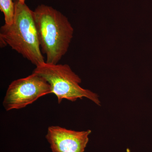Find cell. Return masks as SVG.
<instances>
[{"label":"cell","instance_id":"3","mask_svg":"<svg viewBox=\"0 0 152 152\" xmlns=\"http://www.w3.org/2000/svg\"><path fill=\"white\" fill-rule=\"evenodd\" d=\"M33 72L43 77L50 85L52 93L56 95L58 103L64 99L72 102L86 98L98 105L101 102L97 94L80 86L81 79L67 64H48L36 66Z\"/></svg>","mask_w":152,"mask_h":152},{"label":"cell","instance_id":"5","mask_svg":"<svg viewBox=\"0 0 152 152\" xmlns=\"http://www.w3.org/2000/svg\"><path fill=\"white\" fill-rule=\"evenodd\" d=\"M91 131H75L58 126L48 128L46 139L52 152H84Z\"/></svg>","mask_w":152,"mask_h":152},{"label":"cell","instance_id":"7","mask_svg":"<svg viewBox=\"0 0 152 152\" xmlns=\"http://www.w3.org/2000/svg\"><path fill=\"white\" fill-rule=\"evenodd\" d=\"M16 1H19L21 3H25L26 0H16Z\"/></svg>","mask_w":152,"mask_h":152},{"label":"cell","instance_id":"2","mask_svg":"<svg viewBox=\"0 0 152 152\" xmlns=\"http://www.w3.org/2000/svg\"><path fill=\"white\" fill-rule=\"evenodd\" d=\"M15 3L13 22L1 27V45H9L37 66L45 61L40 46L34 12L26 3L18 1Z\"/></svg>","mask_w":152,"mask_h":152},{"label":"cell","instance_id":"4","mask_svg":"<svg viewBox=\"0 0 152 152\" xmlns=\"http://www.w3.org/2000/svg\"><path fill=\"white\" fill-rule=\"evenodd\" d=\"M50 94V85L43 77L33 72L11 83L3 100V107L7 111L23 109Z\"/></svg>","mask_w":152,"mask_h":152},{"label":"cell","instance_id":"1","mask_svg":"<svg viewBox=\"0 0 152 152\" xmlns=\"http://www.w3.org/2000/svg\"><path fill=\"white\" fill-rule=\"evenodd\" d=\"M40 46L46 63L56 64L67 52L74 28L68 18L50 6H38L34 11Z\"/></svg>","mask_w":152,"mask_h":152},{"label":"cell","instance_id":"6","mask_svg":"<svg viewBox=\"0 0 152 152\" xmlns=\"http://www.w3.org/2000/svg\"><path fill=\"white\" fill-rule=\"evenodd\" d=\"M0 10L4 13L5 24H12L15 14V3L12 0H0Z\"/></svg>","mask_w":152,"mask_h":152}]
</instances>
